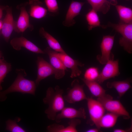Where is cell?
<instances>
[{
  "mask_svg": "<svg viewBox=\"0 0 132 132\" xmlns=\"http://www.w3.org/2000/svg\"><path fill=\"white\" fill-rule=\"evenodd\" d=\"M63 89L57 85L55 89L51 87L48 88L46 95L43 99L44 104H47L48 107L44 111L48 119L55 120L57 113L61 111L65 107V102L63 95Z\"/></svg>",
  "mask_w": 132,
  "mask_h": 132,
  "instance_id": "6da1fadb",
  "label": "cell"
},
{
  "mask_svg": "<svg viewBox=\"0 0 132 132\" xmlns=\"http://www.w3.org/2000/svg\"><path fill=\"white\" fill-rule=\"evenodd\" d=\"M16 72L17 76L12 84L6 90L0 92V101L5 100L6 95L12 92H17L35 95L36 86L35 81L24 77L27 75L24 70L17 69Z\"/></svg>",
  "mask_w": 132,
  "mask_h": 132,
  "instance_id": "7a4b0ae2",
  "label": "cell"
},
{
  "mask_svg": "<svg viewBox=\"0 0 132 132\" xmlns=\"http://www.w3.org/2000/svg\"><path fill=\"white\" fill-rule=\"evenodd\" d=\"M110 27L121 35L119 40V44L124 50L129 54L132 53V23H126L120 22L115 24L109 22L102 27L106 28Z\"/></svg>",
  "mask_w": 132,
  "mask_h": 132,
  "instance_id": "3957f363",
  "label": "cell"
},
{
  "mask_svg": "<svg viewBox=\"0 0 132 132\" xmlns=\"http://www.w3.org/2000/svg\"><path fill=\"white\" fill-rule=\"evenodd\" d=\"M111 96L105 94L104 96L98 97L97 100L103 106L105 110L120 116H122L125 119H129V113L119 100H114Z\"/></svg>",
  "mask_w": 132,
  "mask_h": 132,
  "instance_id": "277c9868",
  "label": "cell"
},
{
  "mask_svg": "<svg viewBox=\"0 0 132 132\" xmlns=\"http://www.w3.org/2000/svg\"><path fill=\"white\" fill-rule=\"evenodd\" d=\"M36 63L37 74L35 81L36 86H38L42 80L52 75H54L55 78L57 79L61 78L64 76L42 57H37Z\"/></svg>",
  "mask_w": 132,
  "mask_h": 132,
  "instance_id": "5b68a950",
  "label": "cell"
},
{
  "mask_svg": "<svg viewBox=\"0 0 132 132\" xmlns=\"http://www.w3.org/2000/svg\"><path fill=\"white\" fill-rule=\"evenodd\" d=\"M87 106L90 119L87 123L91 125L95 124L100 130L99 126L100 120L104 114L105 109L102 104L97 100L91 98H87Z\"/></svg>",
  "mask_w": 132,
  "mask_h": 132,
  "instance_id": "8992f818",
  "label": "cell"
},
{
  "mask_svg": "<svg viewBox=\"0 0 132 132\" xmlns=\"http://www.w3.org/2000/svg\"><path fill=\"white\" fill-rule=\"evenodd\" d=\"M84 85L80 84L78 79L74 80L71 83L72 88H70L67 94L63 97L64 100L69 103L73 104L86 100L87 97L84 90Z\"/></svg>",
  "mask_w": 132,
  "mask_h": 132,
  "instance_id": "52a82bcc",
  "label": "cell"
},
{
  "mask_svg": "<svg viewBox=\"0 0 132 132\" xmlns=\"http://www.w3.org/2000/svg\"><path fill=\"white\" fill-rule=\"evenodd\" d=\"M114 36H103L100 47L101 55L96 56V59L102 65L105 64L112 57H114L111 52L114 40Z\"/></svg>",
  "mask_w": 132,
  "mask_h": 132,
  "instance_id": "ba28073f",
  "label": "cell"
},
{
  "mask_svg": "<svg viewBox=\"0 0 132 132\" xmlns=\"http://www.w3.org/2000/svg\"><path fill=\"white\" fill-rule=\"evenodd\" d=\"M114 57L111 58L105 64L101 72L99 74L96 80L99 84H101L105 80L114 78L120 74L119 68V60H114Z\"/></svg>",
  "mask_w": 132,
  "mask_h": 132,
  "instance_id": "9c48e42d",
  "label": "cell"
},
{
  "mask_svg": "<svg viewBox=\"0 0 132 132\" xmlns=\"http://www.w3.org/2000/svg\"><path fill=\"white\" fill-rule=\"evenodd\" d=\"M28 2H26L18 5L17 9L20 10V15L17 21H15L14 30L18 33H23L29 28L32 29L33 27L29 22V16L26 9Z\"/></svg>",
  "mask_w": 132,
  "mask_h": 132,
  "instance_id": "30bf717a",
  "label": "cell"
},
{
  "mask_svg": "<svg viewBox=\"0 0 132 132\" xmlns=\"http://www.w3.org/2000/svg\"><path fill=\"white\" fill-rule=\"evenodd\" d=\"M55 53L62 61L64 66L66 68H70L71 69L70 77L73 78L80 75L81 71L78 66H84V64L78 60L74 59L66 53H62L56 51Z\"/></svg>",
  "mask_w": 132,
  "mask_h": 132,
  "instance_id": "8fae6325",
  "label": "cell"
},
{
  "mask_svg": "<svg viewBox=\"0 0 132 132\" xmlns=\"http://www.w3.org/2000/svg\"><path fill=\"white\" fill-rule=\"evenodd\" d=\"M5 10L6 14L2 21L1 34L5 41L8 42L12 31L14 30L15 21L13 19L11 8L7 6Z\"/></svg>",
  "mask_w": 132,
  "mask_h": 132,
  "instance_id": "7c38bea8",
  "label": "cell"
},
{
  "mask_svg": "<svg viewBox=\"0 0 132 132\" xmlns=\"http://www.w3.org/2000/svg\"><path fill=\"white\" fill-rule=\"evenodd\" d=\"M10 44L13 49L17 51H20L23 47L34 53L45 54L44 51L23 36L13 38L11 41Z\"/></svg>",
  "mask_w": 132,
  "mask_h": 132,
  "instance_id": "4fadbf2b",
  "label": "cell"
},
{
  "mask_svg": "<svg viewBox=\"0 0 132 132\" xmlns=\"http://www.w3.org/2000/svg\"><path fill=\"white\" fill-rule=\"evenodd\" d=\"M85 3L74 0L72 1L66 14L65 19L62 22L63 25L68 27L73 26L76 23L74 19L79 14Z\"/></svg>",
  "mask_w": 132,
  "mask_h": 132,
  "instance_id": "5bb4252c",
  "label": "cell"
},
{
  "mask_svg": "<svg viewBox=\"0 0 132 132\" xmlns=\"http://www.w3.org/2000/svg\"><path fill=\"white\" fill-rule=\"evenodd\" d=\"M78 118H86V113L83 108L81 107L77 110L72 107H65L60 113L57 114L55 120L57 123H59L63 119Z\"/></svg>",
  "mask_w": 132,
  "mask_h": 132,
  "instance_id": "9a60e30c",
  "label": "cell"
},
{
  "mask_svg": "<svg viewBox=\"0 0 132 132\" xmlns=\"http://www.w3.org/2000/svg\"><path fill=\"white\" fill-rule=\"evenodd\" d=\"M81 123V121L79 119H71L68 122V126L66 127L63 125L54 123L48 126L47 130L49 132H77L76 127Z\"/></svg>",
  "mask_w": 132,
  "mask_h": 132,
  "instance_id": "2e32d148",
  "label": "cell"
},
{
  "mask_svg": "<svg viewBox=\"0 0 132 132\" xmlns=\"http://www.w3.org/2000/svg\"><path fill=\"white\" fill-rule=\"evenodd\" d=\"M28 3L30 6V14L31 17L39 19L46 15L47 10L42 6L43 3L39 0H30Z\"/></svg>",
  "mask_w": 132,
  "mask_h": 132,
  "instance_id": "e0dca14e",
  "label": "cell"
},
{
  "mask_svg": "<svg viewBox=\"0 0 132 132\" xmlns=\"http://www.w3.org/2000/svg\"><path fill=\"white\" fill-rule=\"evenodd\" d=\"M45 53L49 56L50 64L56 70L64 76L65 74V71L67 68L64 66L62 61L56 55V51L52 50L49 47H47L44 50Z\"/></svg>",
  "mask_w": 132,
  "mask_h": 132,
  "instance_id": "ac0fdd59",
  "label": "cell"
},
{
  "mask_svg": "<svg viewBox=\"0 0 132 132\" xmlns=\"http://www.w3.org/2000/svg\"><path fill=\"white\" fill-rule=\"evenodd\" d=\"M39 32L40 35L46 39L49 47L51 49L58 53H66L58 41L46 31L43 27H41L40 28Z\"/></svg>",
  "mask_w": 132,
  "mask_h": 132,
  "instance_id": "d6986e66",
  "label": "cell"
},
{
  "mask_svg": "<svg viewBox=\"0 0 132 132\" xmlns=\"http://www.w3.org/2000/svg\"><path fill=\"white\" fill-rule=\"evenodd\" d=\"M130 82L129 79L108 82L106 85L108 88H115L118 92L119 97L120 98L131 88Z\"/></svg>",
  "mask_w": 132,
  "mask_h": 132,
  "instance_id": "ffe728a7",
  "label": "cell"
},
{
  "mask_svg": "<svg viewBox=\"0 0 132 132\" xmlns=\"http://www.w3.org/2000/svg\"><path fill=\"white\" fill-rule=\"evenodd\" d=\"M120 19V22L126 23H132V10L129 7L121 5L115 6Z\"/></svg>",
  "mask_w": 132,
  "mask_h": 132,
  "instance_id": "44dd1931",
  "label": "cell"
},
{
  "mask_svg": "<svg viewBox=\"0 0 132 132\" xmlns=\"http://www.w3.org/2000/svg\"><path fill=\"white\" fill-rule=\"evenodd\" d=\"M81 78L94 96L98 98L102 97L106 94L105 90L96 81H88L84 78Z\"/></svg>",
  "mask_w": 132,
  "mask_h": 132,
  "instance_id": "7402d4cb",
  "label": "cell"
},
{
  "mask_svg": "<svg viewBox=\"0 0 132 132\" xmlns=\"http://www.w3.org/2000/svg\"><path fill=\"white\" fill-rule=\"evenodd\" d=\"M92 9L96 11L100 12L105 14L110 9V3L107 0H87Z\"/></svg>",
  "mask_w": 132,
  "mask_h": 132,
  "instance_id": "603a6c76",
  "label": "cell"
},
{
  "mask_svg": "<svg viewBox=\"0 0 132 132\" xmlns=\"http://www.w3.org/2000/svg\"><path fill=\"white\" fill-rule=\"evenodd\" d=\"M119 116L118 115L110 112L104 114L100 120L99 127L108 128L113 127Z\"/></svg>",
  "mask_w": 132,
  "mask_h": 132,
  "instance_id": "cb8c5ba5",
  "label": "cell"
},
{
  "mask_svg": "<svg viewBox=\"0 0 132 132\" xmlns=\"http://www.w3.org/2000/svg\"><path fill=\"white\" fill-rule=\"evenodd\" d=\"M86 20L88 24V29L89 30L98 27H101L100 20L97 12L92 9L86 14Z\"/></svg>",
  "mask_w": 132,
  "mask_h": 132,
  "instance_id": "d4e9b609",
  "label": "cell"
},
{
  "mask_svg": "<svg viewBox=\"0 0 132 132\" xmlns=\"http://www.w3.org/2000/svg\"><path fill=\"white\" fill-rule=\"evenodd\" d=\"M11 68V63H8L3 56L0 61V92L2 89L1 84L7 74L10 71Z\"/></svg>",
  "mask_w": 132,
  "mask_h": 132,
  "instance_id": "484cf974",
  "label": "cell"
},
{
  "mask_svg": "<svg viewBox=\"0 0 132 132\" xmlns=\"http://www.w3.org/2000/svg\"><path fill=\"white\" fill-rule=\"evenodd\" d=\"M99 75L98 68L94 67H90L85 71L84 75V78L88 81H96Z\"/></svg>",
  "mask_w": 132,
  "mask_h": 132,
  "instance_id": "4316f807",
  "label": "cell"
},
{
  "mask_svg": "<svg viewBox=\"0 0 132 132\" xmlns=\"http://www.w3.org/2000/svg\"><path fill=\"white\" fill-rule=\"evenodd\" d=\"M49 14L52 16L57 15L59 12V8L57 0H44Z\"/></svg>",
  "mask_w": 132,
  "mask_h": 132,
  "instance_id": "83f0119b",
  "label": "cell"
},
{
  "mask_svg": "<svg viewBox=\"0 0 132 132\" xmlns=\"http://www.w3.org/2000/svg\"><path fill=\"white\" fill-rule=\"evenodd\" d=\"M20 120L8 119L6 122L5 130L11 132H24L26 131L17 123Z\"/></svg>",
  "mask_w": 132,
  "mask_h": 132,
  "instance_id": "f1b7e54d",
  "label": "cell"
},
{
  "mask_svg": "<svg viewBox=\"0 0 132 132\" xmlns=\"http://www.w3.org/2000/svg\"><path fill=\"white\" fill-rule=\"evenodd\" d=\"M132 131V126L130 127L127 129H115L113 132H131Z\"/></svg>",
  "mask_w": 132,
  "mask_h": 132,
  "instance_id": "f546056e",
  "label": "cell"
},
{
  "mask_svg": "<svg viewBox=\"0 0 132 132\" xmlns=\"http://www.w3.org/2000/svg\"><path fill=\"white\" fill-rule=\"evenodd\" d=\"M7 6H2L0 5V19L2 17L3 11L5 10Z\"/></svg>",
  "mask_w": 132,
  "mask_h": 132,
  "instance_id": "4dcf8cb0",
  "label": "cell"
},
{
  "mask_svg": "<svg viewBox=\"0 0 132 132\" xmlns=\"http://www.w3.org/2000/svg\"><path fill=\"white\" fill-rule=\"evenodd\" d=\"M99 130L97 128H92L89 129L87 131V132H98Z\"/></svg>",
  "mask_w": 132,
  "mask_h": 132,
  "instance_id": "1f68e13d",
  "label": "cell"
},
{
  "mask_svg": "<svg viewBox=\"0 0 132 132\" xmlns=\"http://www.w3.org/2000/svg\"><path fill=\"white\" fill-rule=\"evenodd\" d=\"M110 2L111 5L115 6L117 5V0H110Z\"/></svg>",
  "mask_w": 132,
  "mask_h": 132,
  "instance_id": "d6a6232c",
  "label": "cell"
},
{
  "mask_svg": "<svg viewBox=\"0 0 132 132\" xmlns=\"http://www.w3.org/2000/svg\"><path fill=\"white\" fill-rule=\"evenodd\" d=\"M2 25V21L0 19V30H1Z\"/></svg>",
  "mask_w": 132,
  "mask_h": 132,
  "instance_id": "836d02e7",
  "label": "cell"
},
{
  "mask_svg": "<svg viewBox=\"0 0 132 132\" xmlns=\"http://www.w3.org/2000/svg\"><path fill=\"white\" fill-rule=\"evenodd\" d=\"M2 57L3 56H2L1 53V51H0V61L2 58Z\"/></svg>",
  "mask_w": 132,
  "mask_h": 132,
  "instance_id": "e575fe53",
  "label": "cell"
},
{
  "mask_svg": "<svg viewBox=\"0 0 132 132\" xmlns=\"http://www.w3.org/2000/svg\"><path fill=\"white\" fill-rule=\"evenodd\" d=\"M1 34V33H0V34Z\"/></svg>",
  "mask_w": 132,
  "mask_h": 132,
  "instance_id": "d590c367",
  "label": "cell"
}]
</instances>
